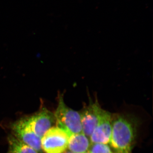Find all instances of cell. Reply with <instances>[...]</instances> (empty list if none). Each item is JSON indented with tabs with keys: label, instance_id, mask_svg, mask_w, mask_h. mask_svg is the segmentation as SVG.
<instances>
[{
	"label": "cell",
	"instance_id": "obj_12",
	"mask_svg": "<svg viewBox=\"0 0 153 153\" xmlns=\"http://www.w3.org/2000/svg\"><path fill=\"white\" fill-rule=\"evenodd\" d=\"M86 153H89V152H86Z\"/></svg>",
	"mask_w": 153,
	"mask_h": 153
},
{
	"label": "cell",
	"instance_id": "obj_8",
	"mask_svg": "<svg viewBox=\"0 0 153 153\" xmlns=\"http://www.w3.org/2000/svg\"><path fill=\"white\" fill-rule=\"evenodd\" d=\"M90 140L83 132L71 134L68 138V151L73 153H86L91 145Z\"/></svg>",
	"mask_w": 153,
	"mask_h": 153
},
{
	"label": "cell",
	"instance_id": "obj_5",
	"mask_svg": "<svg viewBox=\"0 0 153 153\" xmlns=\"http://www.w3.org/2000/svg\"><path fill=\"white\" fill-rule=\"evenodd\" d=\"M25 118L33 131L41 138L55 123L54 113L44 105L37 112Z\"/></svg>",
	"mask_w": 153,
	"mask_h": 153
},
{
	"label": "cell",
	"instance_id": "obj_3",
	"mask_svg": "<svg viewBox=\"0 0 153 153\" xmlns=\"http://www.w3.org/2000/svg\"><path fill=\"white\" fill-rule=\"evenodd\" d=\"M69 136L58 127H52L41 137V148L46 153H63L67 149Z\"/></svg>",
	"mask_w": 153,
	"mask_h": 153
},
{
	"label": "cell",
	"instance_id": "obj_10",
	"mask_svg": "<svg viewBox=\"0 0 153 153\" xmlns=\"http://www.w3.org/2000/svg\"><path fill=\"white\" fill-rule=\"evenodd\" d=\"M89 153H112L111 149L108 144L91 143L88 151Z\"/></svg>",
	"mask_w": 153,
	"mask_h": 153
},
{
	"label": "cell",
	"instance_id": "obj_7",
	"mask_svg": "<svg viewBox=\"0 0 153 153\" xmlns=\"http://www.w3.org/2000/svg\"><path fill=\"white\" fill-rule=\"evenodd\" d=\"M112 114L102 108L99 123L91 135V143L109 145L111 132Z\"/></svg>",
	"mask_w": 153,
	"mask_h": 153
},
{
	"label": "cell",
	"instance_id": "obj_4",
	"mask_svg": "<svg viewBox=\"0 0 153 153\" xmlns=\"http://www.w3.org/2000/svg\"><path fill=\"white\" fill-rule=\"evenodd\" d=\"M10 129L11 134L13 135L33 148L38 153L42 152L41 138L33 131L25 117L11 124Z\"/></svg>",
	"mask_w": 153,
	"mask_h": 153
},
{
	"label": "cell",
	"instance_id": "obj_2",
	"mask_svg": "<svg viewBox=\"0 0 153 153\" xmlns=\"http://www.w3.org/2000/svg\"><path fill=\"white\" fill-rule=\"evenodd\" d=\"M54 114L57 126L66 131L69 136L82 132L79 112L66 105L63 93L58 94L57 108Z\"/></svg>",
	"mask_w": 153,
	"mask_h": 153
},
{
	"label": "cell",
	"instance_id": "obj_9",
	"mask_svg": "<svg viewBox=\"0 0 153 153\" xmlns=\"http://www.w3.org/2000/svg\"><path fill=\"white\" fill-rule=\"evenodd\" d=\"M8 149L6 153H38L37 151L13 135L7 137Z\"/></svg>",
	"mask_w": 153,
	"mask_h": 153
},
{
	"label": "cell",
	"instance_id": "obj_6",
	"mask_svg": "<svg viewBox=\"0 0 153 153\" xmlns=\"http://www.w3.org/2000/svg\"><path fill=\"white\" fill-rule=\"evenodd\" d=\"M101 109L97 99L94 101L90 98L89 104L79 112L82 132L89 138L98 125Z\"/></svg>",
	"mask_w": 153,
	"mask_h": 153
},
{
	"label": "cell",
	"instance_id": "obj_1",
	"mask_svg": "<svg viewBox=\"0 0 153 153\" xmlns=\"http://www.w3.org/2000/svg\"><path fill=\"white\" fill-rule=\"evenodd\" d=\"M135 119L131 115L111 114L109 144L114 153H132L136 136Z\"/></svg>",
	"mask_w": 153,
	"mask_h": 153
},
{
	"label": "cell",
	"instance_id": "obj_11",
	"mask_svg": "<svg viewBox=\"0 0 153 153\" xmlns=\"http://www.w3.org/2000/svg\"><path fill=\"white\" fill-rule=\"evenodd\" d=\"M63 153H73L71 152H70V151H66V152H65Z\"/></svg>",
	"mask_w": 153,
	"mask_h": 153
},
{
	"label": "cell",
	"instance_id": "obj_13",
	"mask_svg": "<svg viewBox=\"0 0 153 153\" xmlns=\"http://www.w3.org/2000/svg\"><path fill=\"white\" fill-rule=\"evenodd\" d=\"M112 153H114V152H112Z\"/></svg>",
	"mask_w": 153,
	"mask_h": 153
}]
</instances>
